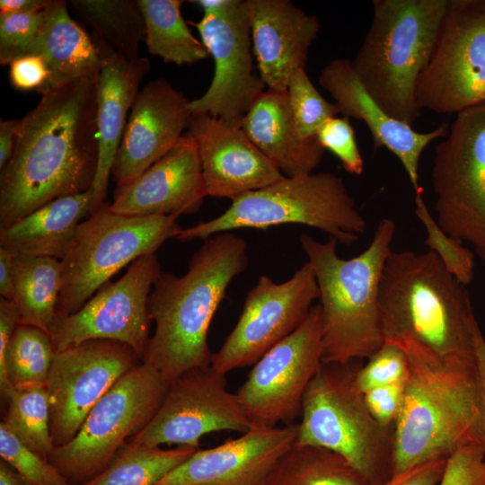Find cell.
Here are the masks:
<instances>
[{"mask_svg": "<svg viewBox=\"0 0 485 485\" xmlns=\"http://www.w3.org/2000/svg\"><path fill=\"white\" fill-rule=\"evenodd\" d=\"M93 189L54 199L0 231V247L12 255L61 260L85 217L97 212Z\"/></svg>", "mask_w": 485, "mask_h": 485, "instance_id": "obj_27", "label": "cell"}, {"mask_svg": "<svg viewBox=\"0 0 485 485\" xmlns=\"http://www.w3.org/2000/svg\"><path fill=\"white\" fill-rule=\"evenodd\" d=\"M67 4L64 0H51L43 25L25 55L40 56L48 69V78L40 94L75 79L98 75L101 66L96 44L70 16Z\"/></svg>", "mask_w": 485, "mask_h": 485, "instance_id": "obj_28", "label": "cell"}, {"mask_svg": "<svg viewBox=\"0 0 485 485\" xmlns=\"http://www.w3.org/2000/svg\"><path fill=\"white\" fill-rule=\"evenodd\" d=\"M447 458H436L418 464L376 485H439Z\"/></svg>", "mask_w": 485, "mask_h": 485, "instance_id": "obj_46", "label": "cell"}, {"mask_svg": "<svg viewBox=\"0 0 485 485\" xmlns=\"http://www.w3.org/2000/svg\"><path fill=\"white\" fill-rule=\"evenodd\" d=\"M248 264L246 242L225 232L204 240L184 275L157 274L147 302L155 331L142 362L168 384L188 370L211 365L210 323L229 285Z\"/></svg>", "mask_w": 485, "mask_h": 485, "instance_id": "obj_3", "label": "cell"}, {"mask_svg": "<svg viewBox=\"0 0 485 485\" xmlns=\"http://www.w3.org/2000/svg\"><path fill=\"white\" fill-rule=\"evenodd\" d=\"M431 251H392L379 288L384 343L451 367L476 364L468 291Z\"/></svg>", "mask_w": 485, "mask_h": 485, "instance_id": "obj_2", "label": "cell"}, {"mask_svg": "<svg viewBox=\"0 0 485 485\" xmlns=\"http://www.w3.org/2000/svg\"><path fill=\"white\" fill-rule=\"evenodd\" d=\"M206 197L197 146L185 133L165 155L114 193L108 209L127 216L179 217L197 212Z\"/></svg>", "mask_w": 485, "mask_h": 485, "instance_id": "obj_22", "label": "cell"}, {"mask_svg": "<svg viewBox=\"0 0 485 485\" xmlns=\"http://www.w3.org/2000/svg\"><path fill=\"white\" fill-rule=\"evenodd\" d=\"M51 0H1L0 14L31 13L44 10Z\"/></svg>", "mask_w": 485, "mask_h": 485, "instance_id": "obj_50", "label": "cell"}, {"mask_svg": "<svg viewBox=\"0 0 485 485\" xmlns=\"http://www.w3.org/2000/svg\"><path fill=\"white\" fill-rule=\"evenodd\" d=\"M448 0H374L373 18L352 60L366 92L390 116L410 126L415 99Z\"/></svg>", "mask_w": 485, "mask_h": 485, "instance_id": "obj_6", "label": "cell"}, {"mask_svg": "<svg viewBox=\"0 0 485 485\" xmlns=\"http://www.w3.org/2000/svg\"><path fill=\"white\" fill-rule=\"evenodd\" d=\"M359 361L322 364L303 399L295 444L340 454L376 485L392 476L394 427L370 412L356 381Z\"/></svg>", "mask_w": 485, "mask_h": 485, "instance_id": "obj_7", "label": "cell"}, {"mask_svg": "<svg viewBox=\"0 0 485 485\" xmlns=\"http://www.w3.org/2000/svg\"><path fill=\"white\" fill-rule=\"evenodd\" d=\"M253 54L268 89L287 92L292 74L305 67L320 31L315 15L288 0H245Z\"/></svg>", "mask_w": 485, "mask_h": 485, "instance_id": "obj_24", "label": "cell"}, {"mask_svg": "<svg viewBox=\"0 0 485 485\" xmlns=\"http://www.w3.org/2000/svg\"><path fill=\"white\" fill-rule=\"evenodd\" d=\"M415 99L438 114L485 104V0L447 1Z\"/></svg>", "mask_w": 485, "mask_h": 485, "instance_id": "obj_12", "label": "cell"}, {"mask_svg": "<svg viewBox=\"0 0 485 485\" xmlns=\"http://www.w3.org/2000/svg\"><path fill=\"white\" fill-rule=\"evenodd\" d=\"M68 4L93 33L122 56L136 59L146 40V23L137 0H70Z\"/></svg>", "mask_w": 485, "mask_h": 485, "instance_id": "obj_31", "label": "cell"}, {"mask_svg": "<svg viewBox=\"0 0 485 485\" xmlns=\"http://www.w3.org/2000/svg\"><path fill=\"white\" fill-rule=\"evenodd\" d=\"M297 224L319 229L345 245H352L367 229L343 181L331 172L283 176L260 190L232 200L220 216L181 228L175 239L206 240L242 228L267 229Z\"/></svg>", "mask_w": 485, "mask_h": 485, "instance_id": "obj_8", "label": "cell"}, {"mask_svg": "<svg viewBox=\"0 0 485 485\" xmlns=\"http://www.w3.org/2000/svg\"><path fill=\"white\" fill-rule=\"evenodd\" d=\"M405 380L376 387L364 393L370 412L381 424L394 427L403 402Z\"/></svg>", "mask_w": 485, "mask_h": 485, "instance_id": "obj_43", "label": "cell"}, {"mask_svg": "<svg viewBox=\"0 0 485 485\" xmlns=\"http://www.w3.org/2000/svg\"><path fill=\"white\" fill-rule=\"evenodd\" d=\"M241 125L254 146L284 176L313 173L323 158L325 149L316 137L304 139L300 136L287 92L264 91Z\"/></svg>", "mask_w": 485, "mask_h": 485, "instance_id": "obj_26", "label": "cell"}, {"mask_svg": "<svg viewBox=\"0 0 485 485\" xmlns=\"http://www.w3.org/2000/svg\"><path fill=\"white\" fill-rule=\"evenodd\" d=\"M287 93L298 131L304 139L316 137L320 127L340 113L335 102H330L321 95L304 68L292 74Z\"/></svg>", "mask_w": 485, "mask_h": 485, "instance_id": "obj_37", "label": "cell"}, {"mask_svg": "<svg viewBox=\"0 0 485 485\" xmlns=\"http://www.w3.org/2000/svg\"><path fill=\"white\" fill-rule=\"evenodd\" d=\"M252 428L235 393L226 388L225 375L211 365L188 370L168 385L150 422L128 443L147 447L177 444L198 449L211 432Z\"/></svg>", "mask_w": 485, "mask_h": 485, "instance_id": "obj_16", "label": "cell"}, {"mask_svg": "<svg viewBox=\"0 0 485 485\" xmlns=\"http://www.w3.org/2000/svg\"><path fill=\"white\" fill-rule=\"evenodd\" d=\"M101 57L97 80L99 161L93 184L96 208L102 207L114 159L140 84L150 66L146 57L129 59L92 33Z\"/></svg>", "mask_w": 485, "mask_h": 485, "instance_id": "obj_25", "label": "cell"}, {"mask_svg": "<svg viewBox=\"0 0 485 485\" xmlns=\"http://www.w3.org/2000/svg\"><path fill=\"white\" fill-rule=\"evenodd\" d=\"M48 6L39 12L0 14L1 65H10L27 54L43 25Z\"/></svg>", "mask_w": 485, "mask_h": 485, "instance_id": "obj_39", "label": "cell"}, {"mask_svg": "<svg viewBox=\"0 0 485 485\" xmlns=\"http://www.w3.org/2000/svg\"><path fill=\"white\" fill-rule=\"evenodd\" d=\"M13 255L0 247V294L13 301Z\"/></svg>", "mask_w": 485, "mask_h": 485, "instance_id": "obj_49", "label": "cell"}, {"mask_svg": "<svg viewBox=\"0 0 485 485\" xmlns=\"http://www.w3.org/2000/svg\"><path fill=\"white\" fill-rule=\"evenodd\" d=\"M415 214L427 232L425 240L429 251L442 261L446 269L464 287L474 277V255L463 242L446 234L429 213L422 188L415 191Z\"/></svg>", "mask_w": 485, "mask_h": 485, "instance_id": "obj_36", "label": "cell"}, {"mask_svg": "<svg viewBox=\"0 0 485 485\" xmlns=\"http://www.w3.org/2000/svg\"><path fill=\"white\" fill-rule=\"evenodd\" d=\"M316 138L324 149L330 150L340 160L348 172L363 173L364 161L348 118L327 119L318 129Z\"/></svg>", "mask_w": 485, "mask_h": 485, "instance_id": "obj_41", "label": "cell"}, {"mask_svg": "<svg viewBox=\"0 0 485 485\" xmlns=\"http://www.w3.org/2000/svg\"><path fill=\"white\" fill-rule=\"evenodd\" d=\"M20 119H0V169L6 164L13 154Z\"/></svg>", "mask_w": 485, "mask_h": 485, "instance_id": "obj_48", "label": "cell"}, {"mask_svg": "<svg viewBox=\"0 0 485 485\" xmlns=\"http://www.w3.org/2000/svg\"><path fill=\"white\" fill-rule=\"evenodd\" d=\"M395 229L393 220H381L368 247L349 260L338 255L332 237L300 236L319 290L323 363L367 359L384 344L379 288Z\"/></svg>", "mask_w": 485, "mask_h": 485, "instance_id": "obj_4", "label": "cell"}, {"mask_svg": "<svg viewBox=\"0 0 485 485\" xmlns=\"http://www.w3.org/2000/svg\"><path fill=\"white\" fill-rule=\"evenodd\" d=\"M190 101L163 78L150 81L139 90L110 172L115 193L178 143L191 116Z\"/></svg>", "mask_w": 485, "mask_h": 485, "instance_id": "obj_19", "label": "cell"}, {"mask_svg": "<svg viewBox=\"0 0 485 485\" xmlns=\"http://www.w3.org/2000/svg\"><path fill=\"white\" fill-rule=\"evenodd\" d=\"M161 269L155 253L141 256L119 279L102 286L75 313L56 319L49 331L55 350L91 340H110L129 346L142 360L153 321L148 296Z\"/></svg>", "mask_w": 485, "mask_h": 485, "instance_id": "obj_15", "label": "cell"}, {"mask_svg": "<svg viewBox=\"0 0 485 485\" xmlns=\"http://www.w3.org/2000/svg\"><path fill=\"white\" fill-rule=\"evenodd\" d=\"M319 83L334 99L340 113L366 124L375 149L384 147L399 159L414 190L421 189L419 184L420 156L432 141L447 135L448 125L419 132L392 118L366 92L352 61L347 58H336L325 66L320 74Z\"/></svg>", "mask_w": 485, "mask_h": 485, "instance_id": "obj_23", "label": "cell"}, {"mask_svg": "<svg viewBox=\"0 0 485 485\" xmlns=\"http://www.w3.org/2000/svg\"><path fill=\"white\" fill-rule=\"evenodd\" d=\"M56 350L46 331L17 324L5 355V367L13 389L46 386Z\"/></svg>", "mask_w": 485, "mask_h": 485, "instance_id": "obj_34", "label": "cell"}, {"mask_svg": "<svg viewBox=\"0 0 485 485\" xmlns=\"http://www.w3.org/2000/svg\"><path fill=\"white\" fill-rule=\"evenodd\" d=\"M0 455L28 485H71L52 463L28 447L4 420L0 424Z\"/></svg>", "mask_w": 485, "mask_h": 485, "instance_id": "obj_38", "label": "cell"}, {"mask_svg": "<svg viewBox=\"0 0 485 485\" xmlns=\"http://www.w3.org/2000/svg\"><path fill=\"white\" fill-rule=\"evenodd\" d=\"M473 345L481 393V445L485 449V337L478 322L473 326Z\"/></svg>", "mask_w": 485, "mask_h": 485, "instance_id": "obj_47", "label": "cell"}, {"mask_svg": "<svg viewBox=\"0 0 485 485\" xmlns=\"http://www.w3.org/2000/svg\"><path fill=\"white\" fill-rule=\"evenodd\" d=\"M408 374V359L397 346L384 343L382 348L367 358L357 373L358 389L366 392L376 387L404 380Z\"/></svg>", "mask_w": 485, "mask_h": 485, "instance_id": "obj_40", "label": "cell"}, {"mask_svg": "<svg viewBox=\"0 0 485 485\" xmlns=\"http://www.w3.org/2000/svg\"><path fill=\"white\" fill-rule=\"evenodd\" d=\"M0 485H28L5 462H0Z\"/></svg>", "mask_w": 485, "mask_h": 485, "instance_id": "obj_51", "label": "cell"}, {"mask_svg": "<svg viewBox=\"0 0 485 485\" xmlns=\"http://www.w3.org/2000/svg\"><path fill=\"white\" fill-rule=\"evenodd\" d=\"M181 0H137L146 23L145 44L151 55L166 63L191 65L207 58L208 51L185 22Z\"/></svg>", "mask_w": 485, "mask_h": 485, "instance_id": "obj_30", "label": "cell"}, {"mask_svg": "<svg viewBox=\"0 0 485 485\" xmlns=\"http://www.w3.org/2000/svg\"><path fill=\"white\" fill-rule=\"evenodd\" d=\"M439 485H485V449L481 443L466 445L446 462Z\"/></svg>", "mask_w": 485, "mask_h": 485, "instance_id": "obj_42", "label": "cell"}, {"mask_svg": "<svg viewBox=\"0 0 485 485\" xmlns=\"http://www.w3.org/2000/svg\"><path fill=\"white\" fill-rule=\"evenodd\" d=\"M98 75L44 93L20 119L13 154L0 169V231L54 199L93 187Z\"/></svg>", "mask_w": 485, "mask_h": 485, "instance_id": "obj_1", "label": "cell"}, {"mask_svg": "<svg viewBox=\"0 0 485 485\" xmlns=\"http://www.w3.org/2000/svg\"><path fill=\"white\" fill-rule=\"evenodd\" d=\"M321 307L264 354L235 392L252 428L295 424L305 392L322 362Z\"/></svg>", "mask_w": 485, "mask_h": 485, "instance_id": "obj_13", "label": "cell"}, {"mask_svg": "<svg viewBox=\"0 0 485 485\" xmlns=\"http://www.w3.org/2000/svg\"><path fill=\"white\" fill-rule=\"evenodd\" d=\"M18 324V313L13 302L3 297L0 299V391L2 399L5 401L13 387L9 382L5 355L9 341L15 326Z\"/></svg>", "mask_w": 485, "mask_h": 485, "instance_id": "obj_45", "label": "cell"}, {"mask_svg": "<svg viewBox=\"0 0 485 485\" xmlns=\"http://www.w3.org/2000/svg\"><path fill=\"white\" fill-rule=\"evenodd\" d=\"M168 385L154 367L140 363L99 400L74 438L55 447L48 462L71 485L86 483L106 470L150 422Z\"/></svg>", "mask_w": 485, "mask_h": 485, "instance_id": "obj_10", "label": "cell"}, {"mask_svg": "<svg viewBox=\"0 0 485 485\" xmlns=\"http://www.w3.org/2000/svg\"><path fill=\"white\" fill-rule=\"evenodd\" d=\"M140 363L129 346L110 340L56 351L46 384L55 447L72 440L99 400Z\"/></svg>", "mask_w": 485, "mask_h": 485, "instance_id": "obj_17", "label": "cell"}, {"mask_svg": "<svg viewBox=\"0 0 485 485\" xmlns=\"http://www.w3.org/2000/svg\"><path fill=\"white\" fill-rule=\"evenodd\" d=\"M431 178L436 222L485 260V104L456 114L435 148Z\"/></svg>", "mask_w": 485, "mask_h": 485, "instance_id": "obj_11", "label": "cell"}, {"mask_svg": "<svg viewBox=\"0 0 485 485\" xmlns=\"http://www.w3.org/2000/svg\"><path fill=\"white\" fill-rule=\"evenodd\" d=\"M297 433L298 423L252 428L216 447L196 450L156 485H268Z\"/></svg>", "mask_w": 485, "mask_h": 485, "instance_id": "obj_20", "label": "cell"}, {"mask_svg": "<svg viewBox=\"0 0 485 485\" xmlns=\"http://www.w3.org/2000/svg\"><path fill=\"white\" fill-rule=\"evenodd\" d=\"M61 287L59 260L44 256H13L12 302L17 310L18 324L33 326L49 334Z\"/></svg>", "mask_w": 485, "mask_h": 485, "instance_id": "obj_29", "label": "cell"}, {"mask_svg": "<svg viewBox=\"0 0 485 485\" xmlns=\"http://www.w3.org/2000/svg\"><path fill=\"white\" fill-rule=\"evenodd\" d=\"M5 401L7 410L4 421L28 447L48 460L55 445L50 434L46 386L13 389Z\"/></svg>", "mask_w": 485, "mask_h": 485, "instance_id": "obj_35", "label": "cell"}, {"mask_svg": "<svg viewBox=\"0 0 485 485\" xmlns=\"http://www.w3.org/2000/svg\"><path fill=\"white\" fill-rule=\"evenodd\" d=\"M241 122L191 113L186 134L197 146L207 196L233 200L284 176L250 140Z\"/></svg>", "mask_w": 485, "mask_h": 485, "instance_id": "obj_21", "label": "cell"}, {"mask_svg": "<svg viewBox=\"0 0 485 485\" xmlns=\"http://www.w3.org/2000/svg\"><path fill=\"white\" fill-rule=\"evenodd\" d=\"M215 63L213 79L200 97L190 101L191 113H208L240 121L266 84L255 72L251 31L245 0H232L216 13H204L190 22Z\"/></svg>", "mask_w": 485, "mask_h": 485, "instance_id": "obj_18", "label": "cell"}, {"mask_svg": "<svg viewBox=\"0 0 485 485\" xmlns=\"http://www.w3.org/2000/svg\"><path fill=\"white\" fill-rule=\"evenodd\" d=\"M407 357L403 402L394 424L392 475L481 444L477 363L451 367Z\"/></svg>", "mask_w": 485, "mask_h": 485, "instance_id": "obj_5", "label": "cell"}, {"mask_svg": "<svg viewBox=\"0 0 485 485\" xmlns=\"http://www.w3.org/2000/svg\"><path fill=\"white\" fill-rule=\"evenodd\" d=\"M181 227L171 216H127L104 205L84 220L61 262L56 319L78 311L118 271L155 253Z\"/></svg>", "mask_w": 485, "mask_h": 485, "instance_id": "obj_9", "label": "cell"}, {"mask_svg": "<svg viewBox=\"0 0 485 485\" xmlns=\"http://www.w3.org/2000/svg\"><path fill=\"white\" fill-rule=\"evenodd\" d=\"M318 298L317 281L309 261L282 283L261 275L248 291L235 326L213 353L211 366L226 375L254 365L302 324Z\"/></svg>", "mask_w": 485, "mask_h": 485, "instance_id": "obj_14", "label": "cell"}, {"mask_svg": "<svg viewBox=\"0 0 485 485\" xmlns=\"http://www.w3.org/2000/svg\"><path fill=\"white\" fill-rule=\"evenodd\" d=\"M10 81L21 91H39L46 84L49 73L44 60L36 55L21 57L10 65Z\"/></svg>", "mask_w": 485, "mask_h": 485, "instance_id": "obj_44", "label": "cell"}, {"mask_svg": "<svg viewBox=\"0 0 485 485\" xmlns=\"http://www.w3.org/2000/svg\"><path fill=\"white\" fill-rule=\"evenodd\" d=\"M190 2L199 5L204 13H216L226 8L232 0H195Z\"/></svg>", "mask_w": 485, "mask_h": 485, "instance_id": "obj_52", "label": "cell"}, {"mask_svg": "<svg viewBox=\"0 0 485 485\" xmlns=\"http://www.w3.org/2000/svg\"><path fill=\"white\" fill-rule=\"evenodd\" d=\"M268 485H371L340 454L313 445L294 446L281 458Z\"/></svg>", "mask_w": 485, "mask_h": 485, "instance_id": "obj_32", "label": "cell"}, {"mask_svg": "<svg viewBox=\"0 0 485 485\" xmlns=\"http://www.w3.org/2000/svg\"><path fill=\"white\" fill-rule=\"evenodd\" d=\"M196 450L181 445L162 449L127 443L106 470L83 485H156Z\"/></svg>", "mask_w": 485, "mask_h": 485, "instance_id": "obj_33", "label": "cell"}]
</instances>
